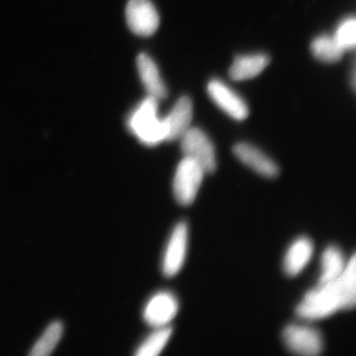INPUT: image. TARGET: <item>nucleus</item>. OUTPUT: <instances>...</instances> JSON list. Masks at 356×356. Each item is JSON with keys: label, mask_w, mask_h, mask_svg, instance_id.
I'll use <instances>...</instances> for the list:
<instances>
[{"label": "nucleus", "mask_w": 356, "mask_h": 356, "mask_svg": "<svg viewBox=\"0 0 356 356\" xmlns=\"http://www.w3.org/2000/svg\"><path fill=\"white\" fill-rule=\"evenodd\" d=\"M356 302V261L353 254L339 278L318 284L310 289L298 305L296 314L305 321L331 317L337 312L355 308Z\"/></svg>", "instance_id": "f257e3e1"}, {"label": "nucleus", "mask_w": 356, "mask_h": 356, "mask_svg": "<svg viewBox=\"0 0 356 356\" xmlns=\"http://www.w3.org/2000/svg\"><path fill=\"white\" fill-rule=\"evenodd\" d=\"M128 128L142 143L153 146L166 140L164 119L158 117V100L149 96L133 111L128 119Z\"/></svg>", "instance_id": "f03ea898"}, {"label": "nucleus", "mask_w": 356, "mask_h": 356, "mask_svg": "<svg viewBox=\"0 0 356 356\" xmlns=\"http://www.w3.org/2000/svg\"><path fill=\"white\" fill-rule=\"evenodd\" d=\"M206 175L197 163L184 157L178 164L173 178V194L177 203L184 207L193 204Z\"/></svg>", "instance_id": "7ed1b4c3"}, {"label": "nucleus", "mask_w": 356, "mask_h": 356, "mask_svg": "<svg viewBox=\"0 0 356 356\" xmlns=\"http://www.w3.org/2000/svg\"><path fill=\"white\" fill-rule=\"evenodd\" d=\"M283 340L287 349L296 355L315 356L324 349L322 333L310 325H288L283 332Z\"/></svg>", "instance_id": "20e7f679"}, {"label": "nucleus", "mask_w": 356, "mask_h": 356, "mask_svg": "<svg viewBox=\"0 0 356 356\" xmlns=\"http://www.w3.org/2000/svg\"><path fill=\"white\" fill-rule=\"evenodd\" d=\"M180 140L184 157L197 163L207 173L216 170L215 147L206 133L200 129L191 127Z\"/></svg>", "instance_id": "39448f33"}, {"label": "nucleus", "mask_w": 356, "mask_h": 356, "mask_svg": "<svg viewBox=\"0 0 356 356\" xmlns=\"http://www.w3.org/2000/svg\"><path fill=\"white\" fill-rule=\"evenodd\" d=\"M188 237V224L184 221L178 222L168 238L162 258V271L165 277H175L184 266Z\"/></svg>", "instance_id": "423d86ee"}, {"label": "nucleus", "mask_w": 356, "mask_h": 356, "mask_svg": "<svg viewBox=\"0 0 356 356\" xmlns=\"http://www.w3.org/2000/svg\"><path fill=\"white\" fill-rule=\"evenodd\" d=\"M179 310V302L175 293L159 291L147 301L143 309L145 322L151 327L170 326Z\"/></svg>", "instance_id": "0eeeda50"}, {"label": "nucleus", "mask_w": 356, "mask_h": 356, "mask_svg": "<svg viewBox=\"0 0 356 356\" xmlns=\"http://www.w3.org/2000/svg\"><path fill=\"white\" fill-rule=\"evenodd\" d=\"M126 17L129 28L140 37H150L159 26V15L150 0H130Z\"/></svg>", "instance_id": "6e6552de"}, {"label": "nucleus", "mask_w": 356, "mask_h": 356, "mask_svg": "<svg viewBox=\"0 0 356 356\" xmlns=\"http://www.w3.org/2000/svg\"><path fill=\"white\" fill-rule=\"evenodd\" d=\"M207 92L212 101L229 117L237 121L248 118L249 111L246 102L220 80H211L208 83Z\"/></svg>", "instance_id": "1a4fd4ad"}, {"label": "nucleus", "mask_w": 356, "mask_h": 356, "mask_svg": "<svg viewBox=\"0 0 356 356\" xmlns=\"http://www.w3.org/2000/svg\"><path fill=\"white\" fill-rule=\"evenodd\" d=\"M236 157L258 175L267 178L278 177L277 164L257 147L248 143L236 144L233 148Z\"/></svg>", "instance_id": "9d476101"}, {"label": "nucleus", "mask_w": 356, "mask_h": 356, "mask_svg": "<svg viewBox=\"0 0 356 356\" xmlns=\"http://www.w3.org/2000/svg\"><path fill=\"white\" fill-rule=\"evenodd\" d=\"M314 253L313 241L306 236L295 240L287 249L283 261L284 273L289 277H296L309 265Z\"/></svg>", "instance_id": "9b49d317"}, {"label": "nucleus", "mask_w": 356, "mask_h": 356, "mask_svg": "<svg viewBox=\"0 0 356 356\" xmlns=\"http://www.w3.org/2000/svg\"><path fill=\"white\" fill-rule=\"evenodd\" d=\"M193 113V102L190 97H181L173 106L170 113L164 118L167 128L166 140H180L185 135L191 128Z\"/></svg>", "instance_id": "f8f14e48"}, {"label": "nucleus", "mask_w": 356, "mask_h": 356, "mask_svg": "<svg viewBox=\"0 0 356 356\" xmlns=\"http://www.w3.org/2000/svg\"><path fill=\"white\" fill-rule=\"evenodd\" d=\"M136 62L141 81L149 96L157 100L166 99L167 88L154 60L148 55L140 54L138 56Z\"/></svg>", "instance_id": "ddd939ff"}, {"label": "nucleus", "mask_w": 356, "mask_h": 356, "mask_svg": "<svg viewBox=\"0 0 356 356\" xmlns=\"http://www.w3.org/2000/svg\"><path fill=\"white\" fill-rule=\"evenodd\" d=\"M270 60L269 56L266 54L238 56L230 67L229 76L235 81L251 79L260 74Z\"/></svg>", "instance_id": "4468645a"}, {"label": "nucleus", "mask_w": 356, "mask_h": 356, "mask_svg": "<svg viewBox=\"0 0 356 356\" xmlns=\"http://www.w3.org/2000/svg\"><path fill=\"white\" fill-rule=\"evenodd\" d=\"M349 260H346L343 252L335 245L325 248L321 256V273L318 284L332 282L343 274Z\"/></svg>", "instance_id": "2eb2a0df"}, {"label": "nucleus", "mask_w": 356, "mask_h": 356, "mask_svg": "<svg viewBox=\"0 0 356 356\" xmlns=\"http://www.w3.org/2000/svg\"><path fill=\"white\" fill-rule=\"evenodd\" d=\"M310 48L316 59L324 63H337L344 53L335 38L328 35H321L316 38L312 42Z\"/></svg>", "instance_id": "dca6fc26"}, {"label": "nucleus", "mask_w": 356, "mask_h": 356, "mask_svg": "<svg viewBox=\"0 0 356 356\" xmlns=\"http://www.w3.org/2000/svg\"><path fill=\"white\" fill-rule=\"evenodd\" d=\"M64 326L60 321L52 322L44 331L31 350L30 355L33 356H47L51 355L59 344L63 336Z\"/></svg>", "instance_id": "f3484780"}, {"label": "nucleus", "mask_w": 356, "mask_h": 356, "mask_svg": "<svg viewBox=\"0 0 356 356\" xmlns=\"http://www.w3.org/2000/svg\"><path fill=\"white\" fill-rule=\"evenodd\" d=\"M172 334L170 326L154 328L152 333L138 346L136 356L159 355L165 348Z\"/></svg>", "instance_id": "a211bd4d"}, {"label": "nucleus", "mask_w": 356, "mask_h": 356, "mask_svg": "<svg viewBox=\"0 0 356 356\" xmlns=\"http://www.w3.org/2000/svg\"><path fill=\"white\" fill-rule=\"evenodd\" d=\"M333 38L342 48V50L348 51L354 49L356 43V21L355 17H350L341 22L337 26Z\"/></svg>", "instance_id": "6ab92c4d"}]
</instances>
